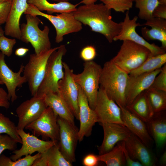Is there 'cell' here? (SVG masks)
Listing matches in <instances>:
<instances>
[{
	"instance_id": "cell-1",
	"label": "cell",
	"mask_w": 166,
	"mask_h": 166,
	"mask_svg": "<svg viewBox=\"0 0 166 166\" xmlns=\"http://www.w3.org/2000/svg\"><path fill=\"white\" fill-rule=\"evenodd\" d=\"M70 13L82 24L89 26L93 31L102 34L110 43L121 29V22L112 20L111 10L102 3L84 4Z\"/></svg>"
},
{
	"instance_id": "cell-2",
	"label": "cell",
	"mask_w": 166,
	"mask_h": 166,
	"mask_svg": "<svg viewBox=\"0 0 166 166\" xmlns=\"http://www.w3.org/2000/svg\"><path fill=\"white\" fill-rule=\"evenodd\" d=\"M129 74L110 61L104 65L99 87L119 106L125 107Z\"/></svg>"
},
{
	"instance_id": "cell-3",
	"label": "cell",
	"mask_w": 166,
	"mask_h": 166,
	"mask_svg": "<svg viewBox=\"0 0 166 166\" xmlns=\"http://www.w3.org/2000/svg\"><path fill=\"white\" fill-rule=\"evenodd\" d=\"M25 18L26 23H22L20 26V40L26 43H30L36 54L51 48L49 27L45 26L43 30L40 29L38 25L42 22L37 16L26 14Z\"/></svg>"
},
{
	"instance_id": "cell-4",
	"label": "cell",
	"mask_w": 166,
	"mask_h": 166,
	"mask_svg": "<svg viewBox=\"0 0 166 166\" xmlns=\"http://www.w3.org/2000/svg\"><path fill=\"white\" fill-rule=\"evenodd\" d=\"M151 54L145 46L124 40L117 55L110 61L129 74L143 64Z\"/></svg>"
},
{
	"instance_id": "cell-5",
	"label": "cell",
	"mask_w": 166,
	"mask_h": 166,
	"mask_svg": "<svg viewBox=\"0 0 166 166\" xmlns=\"http://www.w3.org/2000/svg\"><path fill=\"white\" fill-rule=\"evenodd\" d=\"M67 52L65 45H61L51 54L48 60L44 79L37 95L44 96L48 92L58 93V82L64 77L62 59Z\"/></svg>"
},
{
	"instance_id": "cell-6",
	"label": "cell",
	"mask_w": 166,
	"mask_h": 166,
	"mask_svg": "<svg viewBox=\"0 0 166 166\" xmlns=\"http://www.w3.org/2000/svg\"><path fill=\"white\" fill-rule=\"evenodd\" d=\"M24 14L35 16H40L48 20L54 26L56 31L55 42H62L65 35L81 31L82 24L76 19L70 13H63L53 15L39 10L33 5L28 4Z\"/></svg>"
},
{
	"instance_id": "cell-7",
	"label": "cell",
	"mask_w": 166,
	"mask_h": 166,
	"mask_svg": "<svg viewBox=\"0 0 166 166\" xmlns=\"http://www.w3.org/2000/svg\"><path fill=\"white\" fill-rule=\"evenodd\" d=\"M83 66V71L77 74L73 73V77L85 93L90 107L94 110L102 67L93 60L85 61Z\"/></svg>"
},
{
	"instance_id": "cell-8",
	"label": "cell",
	"mask_w": 166,
	"mask_h": 166,
	"mask_svg": "<svg viewBox=\"0 0 166 166\" xmlns=\"http://www.w3.org/2000/svg\"><path fill=\"white\" fill-rule=\"evenodd\" d=\"M58 48V46L51 48L39 54L34 53L30 55L29 61L24 66L23 73L33 96L37 95L44 79L49 57Z\"/></svg>"
},
{
	"instance_id": "cell-9",
	"label": "cell",
	"mask_w": 166,
	"mask_h": 166,
	"mask_svg": "<svg viewBox=\"0 0 166 166\" xmlns=\"http://www.w3.org/2000/svg\"><path fill=\"white\" fill-rule=\"evenodd\" d=\"M58 116L48 106L36 120L26 125L25 129L31 131L36 136H41L43 140H51L58 143L59 140V126Z\"/></svg>"
},
{
	"instance_id": "cell-10",
	"label": "cell",
	"mask_w": 166,
	"mask_h": 166,
	"mask_svg": "<svg viewBox=\"0 0 166 166\" xmlns=\"http://www.w3.org/2000/svg\"><path fill=\"white\" fill-rule=\"evenodd\" d=\"M59 140L57 145L65 158L72 163L76 161L75 151L78 141V129L75 124L58 117Z\"/></svg>"
},
{
	"instance_id": "cell-11",
	"label": "cell",
	"mask_w": 166,
	"mask_h": 166,
	"mask_svg": "<svg viewBox=\"0 0 166 166\" xmlns=\"http://www.w3.org/2000/svg\"><path fill=\"white\" fill-rule=\"evenodd\" d=\"M64 75L58 82V93L67 104L75 117L78 120L79 85L73 77V71L67 64L63 62Z\"/></svg>"
},
{
	"instance_id": "cell-12",
	"label": "cell",
	"mask_w": 166,
	"mask_h": 166,
	"mask_svg": "<svg viewBox=\"0 0 166 166\" xmlns=\"http://www.w3.org/2000/svg\"><path fill=\"white\" fill-rule=\"evenodd\" d=\"M138 17L135 16L130 19L128 11L126 12L123 22H121V29L119 34L113 39V41L128 40L132 41L146 47L150 51L153 55H156L166 53L165 50L154 43L150 44L139 35L136 31V27L142 26L137 23Z\"/></svg>"
},
{
	"instance_id": "cell-13",
	"label": "cell",
	"mask_w": 166,
	"mask_h": 166,
	"mask_svg": "<svg viewBox=\"0 0 166 166\" xmlns=\"http://www.w3.org/2000/svg\"><path fill=\"white\" fill-rule=\"evenodd\" d=\"M94 110L100 123H114L124 125L121 119V108L100 87Z\"/></svg>"
},
{
	"instance_id": "cell-14",
	"label": "cell",
	"mask_w": 166,
	"mask_h": 166,
	"mask_svg": "<svg viewBox=\"0 0 166 166\" xmlns=\"http://www.w3.org/2000/svg\"><path fill=\"white\" fill-rule=\"evenodd\" d=\"M47 107L44 96L36 95L22 102L16 110L18 118V129H24L26 125L38 119Z\"/></svg>"
},
{
	"instance_id": "cell-15",
	"label": "cell",
	"mask_w": 166,
	"mask_h": 166,
	"mask_svg": "<svg viewBox=\"0 0 166 166\" xmlns=\"http://www.w3.org/2000/svg\"><path fill=\"white\" fill-rule=\"evenodd\" d=\"M17 132L21 138L22 145L20 149L13 151L14 154L10 158L13 161L16 160L23 156L31 155L36 152L44 153L58 143L52 140H40L34 135L26 132L24 129H18Z\"/></svg>"
},
{
	"instance_id": "cell-16",
	"label": "cell",
	"mask_w": 166,
	"mask_h": 166,
	"mask_svg": "<svg viewBox=\"0 0 166 166\" xmlns=\"http://www.w3.org/2000/svg\"><path fill=\"white\" fill-rule=\"evenodd\" d=\"M104 133L102 143L98 148L99 155L112 150L119 142L126 140L132 132L125 125L114 123H100Z\"/></svg>"
},
{
	"instance_id": "cell-17",
	"label": "cell",
	"mask_w": 166,
	"mask_h": 166,
	"mask_svg": "<svg viewBox=\"0 0 166 166\" xmlns=\"http://www.w3.org/2000/svg\"><path fill=\"white\" fill-rule=\"evenodd\" d=\"M79 87L78 120L80 125L78 136V141L81 142L85 137L91 135L93 127L98 121L95 111L90 107L83 91Z\"/></svg>"
},
{
	"instance_id": "cell-18",
	"label": "cell",
	"mask_w": 166,
	"mask_h": 166,
	"mask_svg": "<svg viewBox=\"0 0 166 166\" xmlns=\"http://www.w3.org/2000/svg\"><path fill=\"white\" fill-rule=\"evenodd\" d=\"M5 55L0 52V80L5 84L7 90V97L13 103L18 98L16 94L17 87L20 88L27 82L24 77L21 76L24 65L22 64L18 71L14 72L7 66L5 60Z\"/></svg>"
},
{
	"instance_id": "cell-19",
	"label": "cell",
	"mask_w": 166,
	"mask_h": 166,
	"mask_svg": "<svg viewBox=\"0 0 166 166\" xmlns=\"http://www.w3.org/2000/svg\"><path fill=\"white\" fill-rule=\"evenodd\" d=\"M124 146L128 154L143 166H154L156 158L149 149L138 137L132 133L124 141Z\"/></svg>"
},
{
	"instance_id": "cell-20",
	"label": "cell",
	"mask_w": 166,
	"mask_h": 166,
	"mask_svg": "<svg viewBox=\"0 0 166 166\" xmlns=\"http://www.w3.org/2000/svg\"><path fill=\"white\" fill-rule=\"evenodd\" d=\"M121 110V117L125 126L146 145L150 148L153 140L145 123L125 107L119 106Z\"/></svg>"
},
{
	"instance_id": "cell-21",
	"label": "cell",
	"mask_w": 166,
	"mask_h": 166,
	"mask_svg": "<svg viewBox=\"0 0 166 166\" xmlns=\"http://www.w3.org/2000/svg\"><path fill=\"white\" fill-rule=\"evenodd\" d=\"M161 68L162 67L152 72L144 73L136 76L129 75L125 107L131 104L140 93L150 87Z\"/></svg>"
},
{
	"instance_id": "cell-22",
	"label": "cell",
	"mask_w": 166,
	"mask_h": 166,
	"mask_svg": "<svg viewBox=\"0 0 166 166\" xmlns=\"http://www.w3.org/2000/svg\"><path fill=\"white\" fill-rule=\"evenodd\" d=\"M28 5L27 0H13L4 27L6 36L20 40V20Z\"/></svg>"
},
{
	"instance_id": "cell-23",
	"label": "cell",
	"mask_w": 166,
	"mask_h": 166,
	"mask_svg": "<svg viewBox=\"0 0 166 166\" xmlns=\"http://www.w3.org/2000/svg\"><path fill=\"white\" fill-rule=\"evenodd\" d=\"M150 27L149 29L146 27L141 28L143 38L149 40H157L161 42V47L166 49V20L160 18L152 17L146 21L142 26Z\"/></svg>"
},
{
	"instance_id": "cell-24",
	"label": "cell",
	"mask_w": 166,
	"mask_h": 166,
	"mask_svg": "<svg viewBox=\"0 0 166 166\" xmlns=\"http://www.w3.org/2000/svg\"><path fill=\"white\" fill-rule=\"evenodd\" d=\"M164 111L154 113L147 123L150 135L159 149H163L166 143V117Z\"/></svg>"
},
{
	"instance_id": "cell-25",
	"label": "cell",
	"mask_w": 166,
	"mask_h": 166,
	"mask_svg": "<svg viewBox=\"0 0 166 166\" xmlns=\"http://www.w3.org/2000/svg\"><path fill=\"white\" fill-rule=\"evenodd\" d=\"M45 103L58 117L75 124V117L71 109L58 93L48 92L44 95Z\"/></svg>"
},
{
	"instance_id": "cell-26",
	"label": "cell",
	"mask_w": 166,
	"mask_h": 166,
	"mask_svg": "<svg viewBox=\"0 0 166 166\" xmlns=\"http://www.w3.org/2000/svg\"><path fill=\"white\" fill-rule=\"evenodd\" d=\"M125 108L147 123L154 114L145 90L138 95L131 104Z\"/></svg>"
},
{
	"instance_id": "cell-27",
	"label": "cell",
	"mask_w": 166,
	"mask_h": 166,
	"mask_svg": "<svg viewBox=\"0 0 166 166\" xmlns=\"http://www.w3.org/2000/svg\"><path fill=\"white\" fill-rule=\"evenodd\" d=\"M32 166H71L72 163L67 160L59 150L57 144L45 152L41 153L34 162Z\"/></svg>"
},
{
	"instance_id": "cell-28",
	"label": "cell",
	"mask_w": 166,
	"mask_h": 166,
	"mask_svg": "<svg viewBox=\"0 0 166 166\" xmlns=\"http://www.w3.org/2000/svg\"><path fill=\"white\" fill-rule=\"evenodd\" d=\"M27 2L35 6L40 11H46L48 14H50L54 13H71L76 9L78 5L68 2L51 3L48 0H27Z\"/></svg>"
},
{
	"instance_id": "cell-29",
	"label": "cell",
	"mask_w": 166,
	"mask_h": 166,
	"mask_svg": "<svg viewBox=\"0 0 166 166\" xmlns=\"http://www.w3.org/2000/svg\"><path fill=\"white\" fill-rule=\"evenodd\" d=\"M124 141L118 142L110 151L98 155L99 160L104 163L107 166L126 165L124 152Z\"/></svg>"
},
{
	"instance_id": "cell-30",
	"label": "cell",
	"mask_w": 166,
	"mask_h": 166,
	"mask_svg": "<svg viewBox=\"0 0 166 166\" xmlns=\"http://www.w3.org/2000/svg\"><path fill=\"white\" fill-rule=\"evenodd\" d=\"M166 62V53L153 55L152 54L138 68L131 72L129 75L136 76L141 74L152 72L160 68Z\"/></svg>"
},
{
	"instance_id": "cell-31",
	"label": "cell",
	"mask_w": 166,
	"mask_h": 166,
	"mask_svg": "<svg viewBox=\"0 0 166 166\" xmlns=\"http://www.w3.org/2000/svg\"><path fill=\"white\" fill-rule=\"evenodd\" d=\"M154 113L166 109V91L151 87L145 90Z\"/></svg>"
},
{
	"instance_id": "cell-32",
	"label": "cell",
	"mask_w": 166,
	"mask_h": 166,
	"mask_svg": "<svg viewBox=\"0 0 166 166\" xmlns=\"http://www.w3.org/2000/svg\"><path fill=\"white\" fill-rule=\"evenodd\" d=\"M135 7L139 9L138 16L147 21L152 18L153 11L159 4L158 0H134Z\"/></svg>"
},
{
	"instance_id": "cell-33",
	"label": "cell",
	"mask_w": 166,
	"mask_h": 166,
	"mask_svg": "<svg viewBox=\"0 0 166 166\" xmlns=\"http://www.w3.org/2000/svg\"><path fill=\"white\" fill-rule=\"evenodd\" d=\"M17 126L14 123L0 113V134L5 133L15 139L18 143L22 144L21 138L17 132Z\"/></svg>"
},
{
	"instance_id": "cell-34",
	"label": "cell",
	"mask_w": 166,
	"mask_h": 166,
	"mask_svg": "<svg viewBox=\"0 0 166 166\" xmlns=\"http://www.w3.org/2000/svg\"><path fill=\"white\" fill-rule=\"evenodd\" d=\"M41 155L38 152L33 156L29 155L22 158L12 161L4 154L0 156V166H32L34 161Z\"/></svg>"
},
{
	"instance_id": "cell-35",
	"label": "cell",
	"mask_w": 166,
	"mask_h": 166,
	"mask_svg": "<svg viewBox=\"0 0 166 166\" xmlns=\"http://www.w3.org/2000/svg\"><path fill=\"white\" fill-rule=\"evenodd\" d=\"M109 9L116 12L124 13L131 9L134 0H100Z\"/></svg>"
},
{
	"instance_id": "cell-36",
	"label": "cell",
	"mask_w": 166,
	"mask_h": 166,
	"mask_svg": "<svg viewBox=\"0 0 166 166\" xmlns=\"http://www.w3.org/2000/svg\"><path fill=\"white\" fill-rule=\"evenodd\" d=\"M16 43L15 38H9L3 35L0 36V50L5 56L9 57L13 53V48Z\"/></svg>"
},
{
	"instance_id": "cell-37",
	"label": "cell",
	"mask_w": 166,
	"mask_h": 166,
	"mask_svg": "<svg viewBox=\"0 0 166 166\" xmlns=\"http://www.w3.org/2000/svg\"><path fill=\"white\" fill-rule=\"evenodd\" d=\"M18 142L9 135L0 134V156L4 150L13 151L17 149Z\"/></svg>"
},
{
	"instance_id": "cell-38",
	"label": "cell",
	"mask_w": 166,
	"mask_h": 166,
	"mask_svg": "<svg viewBox=\"0 0 166 166\" xmlns=\"http://www.w3.org/2000/svg\"><path fill=\"white\" fill-rule=\"evenodd\" d=\"M160 72L155 77L150 87L166 91V64H164Z\"/></svg>"
},
{
	"instance_id": "cell-39",
	"label": "cell",
	"mask_w": 166,
	"mask_h": 166,
	"mask_svg": "<svg viewBox=\"0 0 166 166\" xmlns=\"http://www.w3.org/2000/svg\"><path fill=\"white\" fill-rule=\"evenodd\" d=\"M96 51L94 46L87 45L84 47L80 53L81 58L85 61L93 60L96 56Z\"/></svg>"
},
{
	"instance_id": "cell-40",
	"label": "cell",
	"mask_w": 166,
	"mask_h": 166,
	"mask_svg": "<svg viewBox=\"0 0 166 166\" xmlns=\"http://www.w3.org/2000/svg\"><path fill=\"white\" fill-rule=\"evenodd\" d=\"M12 2L0 3V25L5 23L11 8Z\"/></svg>"
},
{
	"instance_id": "cell-41",
	"label": "cell",
	"mask_w": 166,
	"mask_h": 166,
	"mask_svg": "<svg viewBox=\"0 0 166 166\" xmlns=\"http://www.w3.org/2000/svg\"><path fill=\"white\" fill-rule=\"evenodd\" d=\"M99 162L97 155L90 154L86 155L83 159V164L85 166H96Z\"/></svg>"
},
{
	"instance_id": "cell-42",
	"label": "cell",
	"mask_w": 166,
	"mask_h": 166,
	"mask_svg": "<svg viewBox=\"0 0 166 166\" xmlns=\"http://www.w3.org/2000/svg\"><path fill=\"white\" fill-rule=\"evenodd\" d=\"M152 17L166 19V5L159 4L153 11Z\"/></svg>"
},
{
	"instance_id": "cell-43",
	"label": "cell",
	"mask_w": 166,
	"mask_h": 166,
	"mask_svg": "<svg viewBox=\"0 0 166 166\" xmlns=\"http://www.w3.org/2000/svg\"><path fill=\"white\" fill-rule=\"evenodd\" d=\"M124 152L125 157L126 165L128 166H143L140 162L134 160L130 157L125 148L124 142Z\"/></svg>"
},
{
	"instance_id": "cell-44",
	"label": "cell",
	"mask_w": 166,
	"mask_h": 166,
	"mask_svg": "<svg viewBox=\"0 0 166 166\" xmlns=\"http://www.w3.org/2000/svg\"><path fill=\"white\" fill-rule=\"evenodd\" d=\"M29 51L27 48L20 47L17 49L15 51V54L18 56L23 57L25 56Z\"/></svg>"
},
{
	"instance_id": "cell-45",
	"label": "cell",
	"mask_w": 166,
	"mask_h": 166,
	"mask_svg": "<svg viewBox=\"0 0 166 166\" xmlns=\"http://www.w3.org/2000/svg\"><path fill=\"white\" fill-rule=\"evenodd\" d=\"M0 100H8L7 93L1 87H0Z\"/></svg>"
},
{
	"instance_id": "cell-46",
	"label": "cell",
	"mask_w": 166,
	"mask_h": 166,
	"mask_svg": "<svg viewBox=\"0 0 166 166\" xmlns=\"http://www.w3.org/2000/svg\"><path fill=\"white\" fill-rule=\"evenodd\" d=\"M159 164L161 166H165L166 165V152L164 151L161 156L159 162Z\"/></svg>"
},
{
	"instance_id": "cell-47",
	"label": "cell",
	"mask_w": 166,
	"mask_h": 166,
	"mask_svg": "<svg viewBox=\"0 0 166 166\" xmlns=\"http://www.w3.org/2000/svg\"><path fill=\"white\" fill-rule=\"evenodd\" d=\"M10 103L8 100H0V107H3L6 109L9 108Z\"/></svg>"
},
{
	"instance_id": "cell-48",
	"label": "cell",
	"mask_w": 166,
	"mask_h": 166,
	"mask_svg": "<svg viewBox=\"0 0 166 166\" xmlns=\"http://www.w3.org/2000/svg\"><path fill=\"white\" fill-rule=\"evenodd\" d=\"M97 0H82L81 3L84 4L89 5L95 3Z\"/></svg>"
},
{
	"instance_id": "cell-49",
	"label": "cell",
	"mask_w": 166,
	"mask_h": 166,
	"mask_svg": "<svg viewBox=\"0 0 166 166\" xmlns=\"http://www.w3.org/2000/svg\"><path fill=\"white\" fill-rule=\"evenodd\" d=\"M159 4L166 5V0H158Z\"/></svg>"
},
{
	"instance_id": "cell-50",
	"label": "cell",
	"mask_w": 166,
	"mask_h": 166,
	"mask_svg": "<svg viewBox=\"0 0 166 166\" xmlns=\"http://www.w3.org/2000/svg\"><path fill=\"white\" fill-rule=\"evenodd\" d=\"M4 30L2 29V27L0 25V36L3 35H4Z\"/></svg>"
},
{
	"instance_id": "cell-51",
	"label": "cell",
	"mask_w": 166,
	"mask_h": 166,
	"mask_svg": "<svg viewBox=\"0 0 166 166\" xmlns=\"http://www.w3.org/2000/svg\"><path fill=\"white\" fill-rule=\"evenodd\" d=\"M51 0V1H53L56 2H68L70 0Z\"/></svg>"
},
{
	"instance_id": "cell-52",
	"label": "cell",
	"mask_w": 166,
	"mask_h": 166,
	"mask_svg": "<svg viewBox=\"0 0 166 166\" xmlns=\"http://www.w3.org/2000/svg\"><path fill=\"white\" fill-rule=\"evenodd\" d=\"M13 0H0V3L5 2H12Z\"/></svg>"
},
{
	"instance_id": "cell-53",
	"label": "cell",
	"mask_w": 166,
	"mask_h": 166,
	"mask_svg": "<svg viewBox=\"0 0 166 166\" xmlns=\"http://www.w3.org/2000/svg\"><path fill=\"white\" fill-rule=\"evenodd\" d=\"M0 84H1V85L4 84L3 82L2 81H0Z\"/></svg>"
}]
</instances>
